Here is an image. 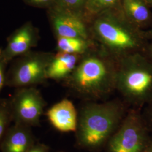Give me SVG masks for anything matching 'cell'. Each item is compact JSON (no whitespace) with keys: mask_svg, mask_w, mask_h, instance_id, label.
<instances>
[{"mask_svg":"<svg viewBox=\"0 0 152 152\" xmlns=\"http://www.w3.org/2000/svg\"><path fill=\"white\" fill-rule=\"evenodd\" d=\"M92 29L104 50L120 59L135 53H145L149 43L146 32L112 10L100 12Z\"/></svg>","mask_w":152,"mask_h":152,"instance_id":"1","label":"cell"},{"mask_svg":"<svg viewBox=\"0 0 152 152\" xmlns=\"http://www.w3.org/2000/svg\"><path fill=\"white\" fill-rule=\"evenodd\" d=\"M125 116L124 107L117 101L87 104L78 114L77 144L88 150L103 147L117 130Z\"/></svg>","mask_w":152,"mask_h":152,"instance_id":"2","label":"cell"},{"mask_svg":"<svg viewBox=\"0 0 152 152\" xmlns=\"http://www.w3.org/2000/svg\"><path fill=\"white\" fill-rule=\"evenodd\" d=\"M116 70L104 56L90 55L78 63L65 83L82 97L100 99L115 88Z\"/></svg>","mask_w":152,"mask_h":152,"instance_id":"3","label":"cell"},{"mask_svg":"<svg viewBox=\"0 0 152 152\" xmlns=\"http://www.w3.org/2000/svg\"><path fill=\"white\" fill-rule=\"evenodd\" d=\"M117 68L115 88L126 100L141 104L152 100V61L145 53L121 59Z\"/></svg>","mask_w":152,"mask_h":152,"instance_id":"4","label":"cell"},{"mask_svg":"<svg viewBox=\"0 0 152 152\" xmlns=\"http://www.w3.org/2000/svg\"><path fill=\"white\" fill-rule=\"evenodd\" d=\"M54 55L31 50L14 58L6 72L5 86L17 88L44 83Z\"/></svg>","mask_w":152,"mask_h":152,"instance_id":"5","label":"cell"},{"mask_svg":"<svg viewBox=\"0 0 152 152\" xmlns=\"http://www.w3.org/2000/svg\"><path fill=\"white\" fill-rule=\"evenodd\" d=\"M13 124L38 126L46 102L35 86L17 88L9 98Z\"/></svg>","mask_w":152,"mask_h":152,"instance_id":"6","label":"cell"},{"mask_svg":"<svg viewBox=\"0 0 152 152\" xmlns=\"http://www.w3.org/2000/svg\"><path fill=\"white\" fill-rule=\"evenodd\" d=\"M145 132L136 113L126 115L120 126L107 142L108 152H143Z\"/></svg>","mask_w":152,"mask_h":152,"instance_id":"7","label":"cell"},{"mask_svg":"<svg viewBox=\"0 0 152 152\" xmlns=\"http://www.w3.org/2000/svg\"><path fill=\"white\" fill-rule=\"evenodd\" d=\"M49 20L57 37H75L87 40V27L79 12L58 4L49 9Z\"/></svg>","mask_w":152,"mask_h":152,"instance_id":"8","label":"cell"},{"mask_svg":"<svg viewBox=\"0 0 152 152\" xmlns=\"http://www.w3.org/2000/svg\"><path fill=\"white\" fill-rule=\"evenodd\" d=\"M39 39L38 29L30 21L23 24L7 38L2 54L9 63L16 57L37 46Z\"/></svg>","mask_w":152,"mask_h":152,"instance_id":"9","label":"cell"},{"mask_svg":"<svg viewBox=\"0 0 152 152\" xmlns=\"http://www.w3.org/2000/svg\"><path fill=\"white\" fill-rule=\"evenodd\" d=\"M46 115L55 129L61 132L76 131L78 113L71 100L64 99L53 105Z\"/></svg>","mask_w":152,"mask_h":152,"instance_id":"10","label":"cell"},{"mask_svg":"<svg viewBox=\"0 0 152 152\" xmlns=\"http://www.w3.org/2000/svg\"><path fill=\"white\" fill-rule=\"evenodd\" d=\"M31 128L13 124L1 142V152H28L36 144Z\"/></svg>","mask_w":152,"mask_h":152,"instance_id":"11","label":"cell"},{"mask_svg":"<svg viewBox=\"0 0 152 152\" xmlns=\"http://www.w3.org/2000/svg\"><path fill=\"white\" fill-rule=\"evenodd\" d=\"M80 55L58 51L50 63L47 69L48 79L65 80L74 71L78 63Z\"/></svg>","mask_w":152,"mask_h":152,"instance_id":"12","label":"cell"},{"mask_svg":"<svg viewBox=\"0 0 152 152\" xmlns=\"http://www.w3.org/2000/svg\"><path fill=\"white\" fill-rule=\"evenodd\" d=\"M150 6L142 0H124L126 17L140 28L149 26L152 23Z\"/></svg>","mask_w":152,"mask_h":152,"instance_id":"13","label":"cell"},{"mask_svg":"<svg viewBox=\"0 0 152 152\" xmlns=\"http://www.w3.org/2000/svg\"><path fill=\"white\" fill-rule=\"evenodd\" d=\"M88 48L87 40L75 37H57L58 51L81 55L85 53Z\"/></svg>","mask_w":152,"mask_h":152,"instance_id":"14","label":"cell"},{"mask_svg":"<svg viewBox=\"0 0 152 152\" xmlns=\"http://www.w3.org/2000/svg\"><path fill=\"white\" fill-rule=\"evenodd\" d=\"M12 122L9 99L0 98V145Z\"/></svg>","mask_w":152,"mask_h":152,"instance_id":"15","label":"cell"},{"mask_svg":"<svg viewBox=\"0 0 152 152\" xmlns=\"http://www.w3.org/2000/svg\"><path fill=\"white\" fill-rule=\"evenodd\" d=\"M118 3V0H87V6L94 12H102L112 10Z\"/></svg>","mask_w":152,"mask_h":152,"instance_id":"16","label":"cell"},{"mask_svg":"<svg viewBox=\"0 0 152 152\" xmlns=\"http://www.w3.org/2000/svg\"><path fill=\"white\" fill-rule=\"evenodd\" d=\"M85 3L86 4V0H58L56 4L80 13L81 8Z\"/></svg>","mask_w":152,"mask_h":152,"instance_id":"17","label":"cell"},{"mask_svg":"<svg viewBox=\"0 0 152 152\" xmlns=\"http://www.w3.org/2000/svg\"><path fill=\"white\" fill-rule=\"evenodd\" d=\"M27 5L35 7L48 8L53 7L58 2V0H23Z\"/></svg>","mask_w":152,"mask_h":152,"instance_id":"18","label":"cell"},{"mask_svg":"<svg viewBox=\"0 0 152 152\" xmlns=\"http://www.w3.org/2000/svg\"><path fill=\"white\" fill-rule=\"evenodd\" d=\"M2 48H0V94L4 88L5 86L6 74L7 66L9 64L3 57L2 54Z\"/></svg>","mask_w":152,"mask_h":152,"instance_id":"19","label":"cell"},{"mask_svg":"<svg viewBox=\"0 0 152 152\" xmlns=\"http://www.w3.org/2000/svg\"><path fill=\"white\" fill-rule=\"evenodd\" d=\"M50 148L42 143H36L28 152H49Z\"/></svg>","mask_w":152,"mask_h":152,"instance_id":"20","label":"cell"},{"mask_svg":"<svg viewBox=\"0 0 152 152\" xmlns=\"http://www.w3.org/2000/svg\"><path fill=\"white\" fill-rule=\"evenodd\" d=\"M145 54L152 61V41L151 43L149 42L148 44Z\"/></svg>","mask_w":152,"mask_h":152,"instance_id":"21","label":"cell"},{"mask_svg":"<svg viewBox=\"0 0 152 152\" xmlns=\"http://www.w3.org/2000/svg\"><path fill=\"white\" fill-rule=\"evenodd\" d=\"M146 33H147V35L148 39H152V29L151 31L146 32Z\"/></svg>","mask_w":152,"mask_h":152,"instance_id":"22","label":"cell"},{"mask_svg":"<svg viewBox=\"0 0 152 152\" xmlns=\"http://www.w3.org/2000/svg\"><path fill=\"white\" fill-rule=\"evenodd\" d=\"M146 2L148 5L152 7V0H142Z\"/></svg>","mask_w":152,"mask_h":152,"instance_id":"23","label":"cell"},{"mask_svg":"<svg viewBox=\"0 0 152 152\" xmlns=\"http://www.w3.org/2000/svg\"><path fill=\"white\" fill-rule=\"evenodd\" d=\"M143 152H152V148H151L149 149H147L145 151H144Z\"/></svg>","mask_w":152,"mask_h":152,"instance_id":"24","label":"cell"},{"mask_svg":"<svg viewBox=\"0 0 152 152\" xmlns=\"http://www.w3.org/2000/svg\"></svg>","mask_w":152,"mask_h":152,"instance_id":"25","label":"cell"}]
</instances>
